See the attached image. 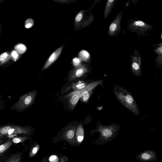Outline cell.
I'll return each instance as SVG.
<instances>
[{"label":"cell","mask_w":162,"mask_h":162,"mask_svg":"<svg viewBox=\"0 0 162 162\" xmlns=\"http://www.w3.org/2000/svg\"><path fill=\"white\" fill-rule=\"evenodd\" d=\"M84 73V71L82 69H78L76 72L75 76L76 77L79 78L82 76Z\"/></svg>","instance_id":"obj_19"},{"label":"cell","mask_w":162,"mask_h":162,"mask_svg":"<svg viewBox=\"0 0 162 162\" xmlns=\"http://www.w3.org/2000/svg\"><path fill=\"white\" fill-rule=\"evenodd\" d=\"M11 56L8 52L3 53L0 55V65L2 64L3 63L10 60Z\"/></svg>","instance_id":"obj_10"},{"label":"cell","mask_w":162,"mask_h":162,"mask_svg":"<svg viewBox=\"0 0 162 162\" xmlns=\"http://www.w3.org/2000/svg\"><path fill=\"white\" fill-rule=\"evenodd\" d=\"M15 49L17 53L22 55L26 51L27 49L25 45L20 43L16 45L15 46Z\"/></svg>","instance_id":"obj_9"},{"label":"cell","mask_w":162,"mask_h":162,"mask_svg":"<svg viewBox=\"0 0 162 162\" xmlns=\"http://www.w3.org/2000/svg\"><path fill=\"white\" fill-rule=\"evenodd\" d=\"M84 137V132L83 127L82 126H79L77 131L76 142H78L79 143L82 142L83 140Z\"/></svg>","instance_id":"obj_7"},{"label":"cell","mask_w":162,"mask_h":162,"mask_svg":"<svg viewBox=\"0 0 162 162\" xmlns=\"http://www.w3.org/2000/svg\"><path fill=\"white\" fill-rule=\"evenodd\" d=\"M85 87V85L83 83H81L76 86V87L78 89L84 88Z\"/></svg>","instance_id":"obj_26"},{"label":"cell","mask_w":162,"mask_h":162,"mask_svg":"<svg viewBox=\"0 0 162 162\" xmlns=\"http://www.w3.org/2000/svg\"><path fill=\"white\" fill-rule=\"evenodd\" d=\"M62 50V47L59 48L53 52L49 58V60L45 65L44 68H46L51 65L58 58Z\"/></svg>","instance_id":"obj_5"},{"label":"cell","mask_w":162,"mask_h":162,"mask_svg":"<svg viewBox=\"0 0 162 162\" xmlns=\"http://www.w3.org/2000/svg\"><path fill=\"white\" fill-rule=\"evenodd\" d=\"M2 1H0V3H1V2H2Z\"/></svg>","instance_id":"obj_30"},{"label":"cell","mask_w":162,"mask_h":162,"mask_svg":"<svg viewBox=\"0 0 162 162\" xmlns=\"http://www.w3.org/2000/svg\"><path fill=\"white\" fill-rule=\"evenodd\" d=\"M13 144L12 141H9L0 145V155L9 148Z\"/></svg>","instance_id":"obj_8"},{"label":"cell","mask_w":162,"mask_h":162,"mask_svg":"<svg viewBox=\"0 0 162 162\" xmlns=\"http://www.w3.org/2000/svg\"><path fill=\"white\" fill-rule=\"evenodd\" d=\"M102 81L98 80L87 86L84 88L83 93V98L85 102H87L89 100L90 95L93 90L99 85H101Z\"/></svg>","instance_id":"obj_4"},{"label":"cell","mask_w":162,"mask_h":162,"mask_svg":"<svg viewBox=\"0 0 162 162\" xmlns=\"http://www.w3.org/2000/svg\"><path fill=\"white\" fill-rule=\"evenodd\" d=\"M120 130V126L115 123L108 125L99 123L96 131L99 133L100 136L94 143L98 145H101L110 142L117 136Z\"/></svg>","instance_id":"obj_2"},{"label":"cell","mask_w":162,"mask_h":162,"mask_svg":"<svg viewBox=\"0 0 162 162\" xmlns=\"http://www.w3.org/2000/svg\"><path fill=\"white\" fill-rule=\"evenodd\" d=\"M32 101V97L31 96H28L27 97L25 101V103L26 105L30 104Z\"/></svg>","instance_id":"obj_23"},{"label":"cell","mask_w":162,"mask_h":162,"mask_svg":"<svg viewBox=\"0 0 162 162\" xmlns=\"http://www.w3.org/2000/svg\"><path fill=\"white\" fill-rule=\"evenodd\" d=\"M119 21H115L112 22L110 25L109 27V32L113 34L117 30L119 25Z\"/></svg>","instance_id":"obj_12"},{"label":"cell","mask_w":162,"mask_h":162,"mask_svg":"<svg viewBox=\"0 0 162 162\" xmlns=\"http://www.w3.org/2000/svg\"><path fill=\"white\" fill-rule=\"evenodd\" d=\"M34 22L31 19H29L26 20L25 23V27L26 29H29L33 25Z\"/></svg>","instance_id":"obj_16"},{"label":"cell","mask_w":162,"mask_h":162,"mask_svg":"<svg viewBox=\"0 0 162 162\" xmlns=\"http://www.w3.org/2000/svg\"><path fill=\"white\" fill-rule=\"evenodd\" d=\"M3 142V141L2 140H0V144L2 143Z\"/></svg>","instance_id":"obj_29"},{"label":"cell","mask_w":162,"mask_h":162,"mask_svg":"<svg viewBox=\"0 0 162 162\" xmlns=\"http://www.w3.org/2000/svg\"><path fill=\"white\" fill-rule=\"evenodd\" d=\"M39 149V145H35L29 154V157H31L34 156L36 154Z\"/></svg>","instance_id":"obj_17"},{"label":"cell","mask_w":162,"mask_h":162,"mask_svg":"<svg viewBox=\"0 0 162 162\" xmlns=\"http://www.w3.org/2000/svg\"><path fill=\"white\" fill-rule=\"evenodd\" d=\"M114 1V0H109V1H108L105 12V17L107 16L108 14L109 13L110 9L111 8V7Z\"/></svg>","instance_id":"obj_15"},{"label":"cell","mask_w":162,"mask_h":162,"mask_svg":"<svg viewBox=\"0 0 162 162\" xmlns=\"http://www.w3.org/2000/svg\"><path fill=\"white\" fill-rule=\"evenodd\" d=\"M73 62L74 65L76 66L79 64L80 60L78 58H75L73 59Z\"/></svg>","instance_id":"obj_25"},{"label":"cell","mask_w":162,"mask_h":162,"mask_svg":"<svg viewBox=\"0 0 162 162\" xmlns=\"http://www.w3.org/2000/svg\"><path fill=\"white\" fill-rule=\"evenodd\" d=\"M79 96L77 93H74L72 96L70 100L71 105L73 106L75 105L78 102L79 100Z\"/></svg>","instance_id":"obj_11"},{"label":"cell","mask_w":162,"mask_h":162,"mask_svg":"<svg viewBox=\"0 0 162 162\" xmlns=\"http://www.w3.org/2000/svg\"><path fill=\"white\" fill-rule=\"evenodd\" d=\"M136 158L140 161L143 162H154L157 159V156L155 151L149 150L142 152L136 155Z\"/></svg>","instance_id":"obj_3"},{"label":"cell","mask_w":162,"mask_h":162,"mask_svg":"<svg viewBox=\"0 0 162 162\" xmlns=\"http://www.w3.org/2000/svg\"><path fill=\"white\" fill-rule=\"evenodd\" d=\"M21 156L20 154H16L12 156L5 162H20Z\"/></svg>","instance_id":"obj_14"},{"label":"cell","mask_w":162,"mask_h":162,"mask_svg":"<svg viewBox=\"0 0 162 162\" xmlns=\"http://www.w3.org/2000/svg\"><path fill=\"white\" fill-rule=\"evenodd\" d=\"M83 15L81 13H79L75 17V20L77 22H80L82 19Z\"/></svg>","instance_id":"obj_22"},{"label":"cell","mask_w":162,"mask_h":162,"mask_svg":"<svg viewBox=\"0 0 162 162\" xmlns=\"http://www.w3.org/2000/svg\"><path fill=\"white\" fill-rule=\"evenodd\" d=\"M134 24L135 25L139 27H143L145 25V23L141 20L136 21L134 22Z\"/></svg>","instance_id":"obj_21"},{"label":"cell","mask_w":162,"mask_h":162,"mask_svg":"<svg viewBox=\"0 0 162 162\" xmlns=\"http://www.w3.org/2000/svg\"><path fill=\"white\" fill-rule=\"evenodd\" d=\"M113 93L116 99L126 109L136 116L140 114L135 100L127 90L123 87L116 85L114 87Z\"/></svg>","instance_id":"obj_1"},{"label":"cell","mask_w":162,"mask_h":162,"mask_svg":"<svg viewBox=\"0 0 162 162\" xmlns=\"http://www.w3.org/2000/svg\"><path fill=\"white\" fill-rule=\"evenodd\" d=\"M75 131L73 129L69 130L66 133L65 139L69 143H72L73 145L75 144Z\"/></svg>","instance_id":"obj_6"},{"label":"cell","mask_w":162,"mask_h":162,"mask_svg":"<svg viewBox=\"0 0 162 162\" xmlns=\"http://www.w3.org/2000/svg\"><path fill=\"white\" fill-rule=\"evenodd\" d=\"M11 57L14 61H16L18 58L19 55L16 51H13L11 53Z\"/></svg>","instance_id":"obj_20"},{"label":"cell","mask_w":162,"mask_h":162,"mask_svg":"<svg viewBox=\"0 0 162 162\" xmlns=\"http://www.w3.org/2000/svg\"><path fill=\"white\" fill-rule=\"evenodd\" d=\"M68 158L65 156H64L60 158L59 162H68Z\"/></svg>","instance_id":"obj_24"},{"label":"cell","mask_w":162,"mask_h":162,"mask_svg":"<svg viewBox=\"0 0 162 162\" xmlns=\"http://www.w3.org/2000/svg\"><path fill=\"white\" fill-rule=\"evenodd\" d=\"M26 137L24 138H13L12 141L13 143H18L21 142H23L27 140Z\"/></svg>","instance_id":"obj_18"},{"label":"cell","mask_w":162,"mask_h":162,"mask_svg":"<svg viewBox=\"0 0 162 162\" xmlns=\"http://www.w3.org/2000/svg\"><path fill=\"white\" fill-rule=\"evenodd\" d=\"M15 131V130L14 129H11L9 130L8 131V133L7 134L9 135H11L12 134H13L14 133V132Z\"/></svg>","instance_id":"obj_27"},{"label":"cell","mask_w":162,"mask_h":162,"mask_svg":"<svg viewBox=\"0 0 162 162\" xmlns=\"http://www.w3.org/2000/svg\"><path fill=\"white\" fill-rule=\"evenodd\" d=\"M80 58L83 61H87L90 58L89 53L86 50H82L79 54Z\"/></svg>","instance_id":"obj_13"},{"label":"cell","mask_w":162,"mask_h":162,"mask_svg":"<svg viewBox=\"0 0 162 162\" xmlns=\"http://www.w3.org/2000/svg\"><path fill=\"white\" fill-rule=\"evenodd\" d=\"M48 156H45L41 160L40 162H48Z\"/></svg>","instance_id":"obj_28"}]
</instances>
